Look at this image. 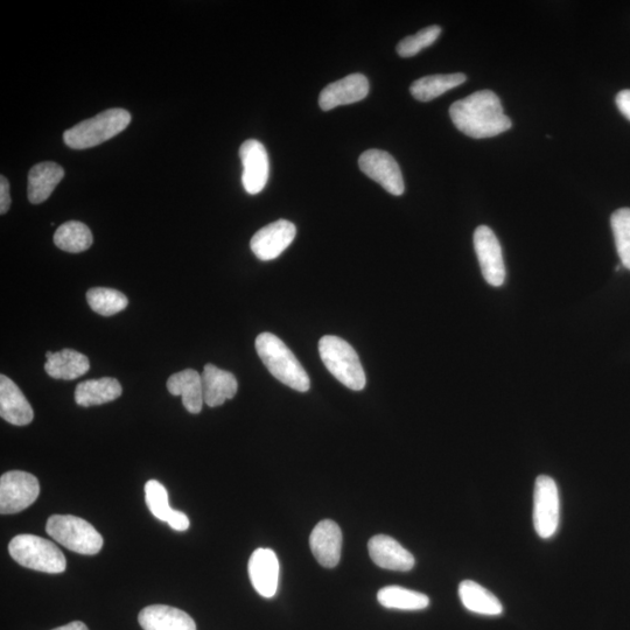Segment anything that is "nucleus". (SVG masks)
<instances>
[{
	"instance_id": "f8f14e48",
	"label": "nucleus",
	"mask_w": 630,
	"mask_h": 630,
	"mask_svg": "<svg viewBox=\"0 0 630 630\" xmlns=\"http://www.w3.org/2000/svg\"><path fill=\"white\" fill-rule=\"evenodd\" d=\"M243 164L242 182L245 191L251 195L261 193L269 180V156L264 145L258 140L249 139L240 149Z\"/></svg>"
},
{
	"instance_id": "2eb2a0df",
	"label": "nucleus",
	"mask_w": 630,
	"mask_h": 630,
	"mask_svg": "<svg viewBox=\"0 0 630 630\" xmlns=\"http://www.w3.org/2000/svg\"><path fill=\"white\" fill-rule=\"evenodd\" d=\"M369 556L373 562L385 570L408 572L416 564L412 553L396 539L387 535H377L368 543Z\"/></svg>"
},
{
	"instance_id": "a878e982",
	"label": "nucleus",
	"mask_w": 630,
	"mask_h": 630,
	"mask_svg": "<svg viewBox=\"0 0 630 630\" xmlns=\"http://www.w3.org/2000/svg\"><path fill=\"white\" fill-rule=\"evenodd\" d=\"M377 600L385 608L401 611H422L430 605V599L426 594L401 586L383 587L377 593Z\"/></svg>"
},
{
	"instance_id": "c9c22d12",
	"label": "nucleus",
	"mask_w": 630,
	"mask_h": 630,
	"mask_svg": "<svg viewBox=\"0 0 630 630\" xmlns=\"http://www.w3.org/2000/svg\"><path fill=\"white\" fill-rule=\"evenodd\" d=\"M53 355H54V353H53V352H47V353H46V359H47V360H48V359H51V357H52Z\"/></svg>"
},
{
	"instance_id": "72a5a7b5",
	"label": "nucleus",
	"mask_w": 630,
	"mask_h": 630,
	"mask_svg": "<svg viewBox=\"0 0 630 630\" xmlns=\"http://www.w3.org/2000/svg\"><path fill=\"white\" fill-rule=\"evenodd\" d=\"M616 105H618L621 114L630 121V90H622L616 96Z\"/></svg>"
},
{
	"instance_id": "393cba45",
	"label": "nucleus",
	"mask_w": 630,
	"mask_h": 630,
	"mask_svg": "<svg viewBox=\"0 0 630 630\" xmlns=\"http://www.w3.org/2000/svg\"><path fill=\"white\" fill-rule=\"evenodd\" d=\"M466 80V75L461 73L425 76L413 82L410 91L416 100L429 102L447 93V91L461 86Z\"/></svg>"
},
{
	"instance_id": "20e7f679",
	"label": "nucleus",
	"mask_w": 630,
	"mask_h": 630,
	"mask_svg": "<svg viewBox=\"0 0 630 630\" xmlns=\"http://www.w3.org/2000/svg\"><path fill=\"white\" fill-rule=\"evenodd\" d=\"M319 353L329 373L345 387L354 391L366 387L367 378L360 357L347 341L326 335L319 342Z\"/></svg>"
},
{
	"instance_id": "9d476101",
	"label": "nucleus",
	"mask_w": 630,
	"mask_h": 630,
	"mask_svg": "<svg viewBox=\"0 0 630 630\" xmlns=\"http://www.w3.org/2000/svg\"><path fill=\"white\" fill-rule=\"evenodd\" d=\"M361 171L380 184L392 195H402L405 191L404 179L397 161L388 152L369 150L359 159Z\"/></svg>"
},
{
	"instance_id": "f03ea898",
	"label": "nucleus",
	"mask_w": 630,
	"mask_h": 630,
	"mask_svg": "<svg viewBox=\"0 0 630 630\" xmlns=\"http://www.w3.org/2000/svg\"><path fill=\"white\" fill-rule=\"evenodd\" d=\"M256 350L264 366L279 382L299 392L310 390L311 382L306 370L278 336L271 333L259 334Z\"/></svg>"
},
{
	"instance_id": "2f4dec72",
	"label": "nucleus",
	"mask_w": 630,
	"mask_h": 630,
	"mask_svg": "<svg viewBox=\"0 0 630 630\" xmlns=\"http://www.w3.org/2000/svg\"><path fill=\"white\" fill-rule=\"evenodd\" d=\"M11 207L10 184L4 175L0 177V214L9 212Z\"/></svg>"
},
{
	"instance_id": "cd10ccee",
	"label": "nucleus",
	"mask_w": 630,
	"mask_h": 630,
	"mask_svg": "<svg viewBox=\"0 0 630 630\" xmlns=\"http://www.w3.org/2000/svg\"><path fill=\"white\" fill-rule=\"evenodd\" d=\"M88 304L94 312L111 317L125 310L129 305V300L125 294L107 287H94L87 292Z\"/></svg>"
},
{
	"instance_id": "473e14b6",
	"label": "nucleus",
	"mask_w": 630,
	"mask_h": 630,
	"mask_svg": "<svg viewBox=\"0 0 630 630\" xmlns=\"http://www.w3.org/2000/svg\"><path fill=\"white\" fill-rule=\"evenodd\" d=\"M166 523H168L172 529L177 531H186L189 528V525H191L188 516L178 510H173V513Z\"/></svg>"
},
{
	"instance_id": "423d86ee",
	"label": "nucleus",
	"mask_w": 630,
	"mask_h": 630,
	"mask_svg": "<svg viewBox=\"0 0 630 630\" xmlns=\"http://www.w3.org/2000/svg\"><path fill=\"white\" fill-rule=\"evenodd\" d=\"M46 532L54 541L70 551L93 556L103 548V537L93 525L73 515H53L48 518Z\"/></svg>"
},
{
	"instance_id": "4be33fe9",
	"label": "nucleus",
	"mask_w": 630,
	"mask_h": 630,
	"mask_svg": "<svg viewBox=\"0 0 630 630\" xmlns=\"http://www.w3.org/2000/svg\"><path fill=\"white\" fill-rule=\"evenodd\" d=\"M123 392L122 385L116 378L103 377L100 380H88L77 385L75 402L83 408L116 401Z\"/></svg>"
},
{
	"instance_id": "6ab92c4d",
	"label": "nucleus",
	"mask_w": 630,
	"mask_h": 630,
	"mask_svg": "<svg viewBox=\"0 0 630 630\" xmlns=\"http://www.w3.org/2000/svg\"><path fill=\"white\" fill-rule=\"evenodd\" d=\"M201 378L203 399L210 408L222 405L237 394L238 383L235 375L217 368L214 364H206Z\"/></svg>"
},
{
	"instance_id": "1a4fd4ad",
	"label": "nucleus",
	"mask_w": 630,
	"mask_h": 630,
	"mask_svg": "<svg viewBox=\"0 0 630 630\" xmlns=\"http://www.w3.org/2000/svg\"><path fill=\"white\" fill-rule=\"evenodd\" d=\"M474 248L486 282L495 287L503 285L506 280V266H504L501 244L494 231L487 226L476 228Z\"/></svg>"
},
{
	"instance_id": "f704fd0d",
	"label": "nucleus",
	"mask_w": 630,
	"mask_h": 630,
	"mask_svg": "<svg viewBox=\"0 0 630 630\" xmlns=\"http://www.w3.org/2000/svg\"><path fill=\"white\" fill-rule=\"evenodd\" d=\"M53 630H89L86 625L81 621H74L68 623L66 626L55 628Z\"/></svg>"
},
{
	"instance_id": "c85d7f7f",
	"label": "nucleus",
	"mask_w": 630,
	"mask_h": 630,
	"mask_svg": "<svg viewBox=\"0 0 630 630\" xmlns=\"http://www.w3.org/2000/svg\"><path fill=\"white\" fill-rule=\"evenodd\" d=\"M611 226L621 263L630 270V208H621L611 217Z\"/></svg>"
},
{
	"instance_id": "b1692460",
	"label": "nucleus",
	"mask_w": 630,
	"mask_h": 630,
	"mask_svg": "<svg viewBox=\"0 0 630 630\" xmlns=\"http://www.w3.org/2000/svg\"><path fill=\"white\" fill-rule=\"evenodd\" d=\"M459 597L469 612L488 616L500 615L503 612L501 601L487 588L473 580L462 581L459 585Z\"/></svg>"
},
{
	"instance_id": "4468645a",
	"label": "nucleus",
	"mask_w": 630,
	"mask_h": 630,
	"mask_svg": "<svg viewBox=\"0 0 630 630\" xmlns=\"http://www.w3.org/2000/svg\"><path fill=\"white\" fill-rule=\"evenodd\" d=\"M369 94V82L362 74H352L328 84L319 96L320 108L332 110L339 105L353 104L364 100Z\"/></svg>"
},
{
	"instance_id": "9b49d317",
	"label": "nucleus",
	"mask_w": 630,
	"mask_h": 630,
	"mask_svg": "<svg viewBox=\"0 0 630 630\" xmlns=\"http://www.w3.org/2000/svg\"><path fill=\"white\" fill-rule=\"evenodd\" d=\"M296 235L297 229L292 222L278 220L258 230L251 238L250 247L261 261H272L290 247Z\"/></svg>"
},
{
	"instance_id": "39448f33",
	"label": "nucleus",
	"mask_w": 630,
	"mask_h": 630,
	"mask_svg": "<svg viewBox=\"0 0 630 630\" xmlns=\"http://www.w3.org/2000/svg\"><path fill=\"white\" fill-rule=\"evenodd\" d=\"M9 552L16 562L34 571L62 573L67 560L61 550L48 539L35 535H18L9 544Z\"/></svg>"
},
{
	"instance_id": "dca6fc26",
	"label": "nucleus",
	"mask_w": 630,
	"mask_h": 630,
	"mask_svg": "<svg viewBox=\"0 0 630 630\" xmlns=\"http://www.w3.org/2000/svg\"><path fill=\"white\" fill-rule=\"evenodd\" d=\"M311 551L321 566L333 569L341 559L342 531L332 520L321 521L310 536Z\"/></svg>"
},
{
	"instance_id": "5701e85b",
	"label": "nucleus",
	"mask_w": 630,
	"mask_h": 630,
	"mask_svg": "<svg viewBox=\"0 0 630 630\" xmlns=\"http://www.w3.org/2000/svg\"><path fill=\"white\" fill-rule=\"evenodd\" d=\"M90 362L86 355L74 349L54 353L45 364L46 373L54 380L73 381L88 373Z\"/></svg>"
},
{
	"instance_id": "412c9836",
	"label": "nucleus",
	"mask_w": 630,
	"mask_h": 630,
	"mask_svg": "<svg viewBox=\"0 0 630 630\" xmlns=\"http://www.w3.org/2000/svg\"><path fill=\"white\" fill-rule=\"evenodd\" d=\"M167 389L173 396H181L182 404L191 413H200L203 399L202 378L198 371L186 369L173 374L167 381Z\"/></svg>"
},
{
	"instance_id": "f3484780",
	"label": "nucleus",
	"mask_w": 630,
	"mask_h": 630,
	"mask_svg": "<svg viewBox=\"0 0 630 630\" xmlns=\"http://www.w3.org/2000/svg\"><path fill=\"white\" fill-rule=\"evenodd\" d=\"M0 416L16 426H26L34 419L30 402L18 385L5 375L0 376Z\"/></svg>"
},
{
	"instance_id": "c756f323",
	"label": "nucleus",
	"mask_w": 630,
	"mask_h": 630,
	"mask_svg": "<svg viewBox=\"0 0 630 630\" xmlns=\"http://www.w3.org/2000/svg\"><path fill=\"white\" fill-rule=\"evenodd\" d=\"M145 501L147 508L159 521L167 522L173 510L168 501V493L164 485L157 480L147 481L145 485Z\"/></svg>"
},
{
	"instance_id": "7c9ffc66",
	"label": "nucleus",
	"mask_w": 630,
	"mask_h": 630,
	"mask_svg": "<svg viewBox=\"0 0 630 630\" xmlns=\"http://www.w3.org/2000/svg\"><path fill=\"white\" fill-rule=\"evenodd\" d=\"M441 33V28L438 25H432L424 28L415 35L403 39L397 45V53L402 58H411V56L417 55L422 52L424 48L429 47L436 42Z\"/></svg>"
},
{
	"instance_id": "a211bd4d",
	"label": "nucleus",
	"mask_w": 630,
	"mask_h": 630,
	"mask_svg": "<svg viewBox=\"0 0 630 630\" xmlns=\"http://www.w3.org/2000/svg\"><path fill=\"white\" fill-rule=\"evenodd\" d=\"M138 622L144 630H196L192 616L166 605L145 607L138 615Z\"/></svg>"
},
{
	"instance_id": "7ed1b4c3",
	"label": "nucleus",
	"mask_w": 630,
	"mask_h": 630,
	"mask_svg": "<svg viewBox=\"0 0 630 630\" xmlns=\"http://www.w3.org/2000/svg\"><path fill=\"white\" fill-rule=\"evenodd\" d=\"M130 123L129 111L119 108L105 110L63 133V142L70 149H90V147L101 145L116 137L128 128Z\"/></svg>"
},
{
	"instance_id": "0eeeda50",
	"label": "nucleus",
	"mask_w": 630,
	"mask_h": 630,
	"mask_svg": "<svg viewBox=\"0 0 630 630\" xmlns=\"http://www.w3.org/2000/svg\"><path fill=\"white\" fill-rule=\"evenodd\" d=\"M40 494V483L34 475L21 471L7 472L0 478V513L18 514L32 506Z\"/></svg>"
},
{
	"instance_id": "aec40b11",
	"label": "nucleus",
	"mask_w": 630,
	"mask_h": 630,
	"mask_svg": "<svg viewBox=\"0 0 630 630\" xmlns=\"http://www.w3.org/2000/svg\"><path fill=\"white\" fill-rule=\"evenodd\" d=\"M63 177H65V171L53 161H45V163L33 166L28 173V200L33 205H40V203L45 202Z\"/></svg>"
},
{
	"instance_id": "ddd939ff",
	"label": "nucleus",
	"mask_w": 630,
	"mask_h": 630,
	"mask_svg": "<svg viewBox=\"0 0 630 630\" xmlns=\"http://www.w3.org/2000/svg\"><path fill=\"white\" fill-rule=\"evenodd\" d=\"M249 578L256 592L263 598H273L278 591L279 560L271 549H257L248 564Z\"/></svg>"
},
{
	"instance_id": "6e6552de",
	"label": "nucleus",
	"mask_w": 630,
	"mask_h": 630,
	"mask_svg": "<svg viewBox=\"0 0 630 630\" xmlns=\"http://www.w3.org/2000/svg\"><path fill=\"white\" fill-rule=\"evenodd\" d=\"M560 520L557 483L548 475H539L534 492V527L537 535L549 539L556 534Z\"/></svg>"
},
{
	"instance_id": "bb28decb",
	"label": "nucleus",
	"mask_w": 630,
	"mask_h": 630,
	"mask_svg": "<svg viewBox=\"0 0 630 630\" xmlns=\"http://www.w3.org/2000/svg\"><path fill=\"white\" fill-rule=\"evenodd\" d=\"M54 244L70 254H79L93 245V234L86 224L77 221L63 223L54 234Z\"/></svg>"
},
{
	"instance_id": "f257e3e1",
	"label": "nucleus",
	"mask_w": 630,
	"mask_h": 630,
	"mask_svg": "<svg viewBox=\"0 0 630 630\" xmlns=\"http://www.w3.org/2000/svg\"><path fill=\"white\" fill-rule=\"evenodd\" d=\"M450 116L455 128L475 139L495 137L511 128L499 96L490 90L476 91L453 103Z\"/></svg>"
}]
</instances>
